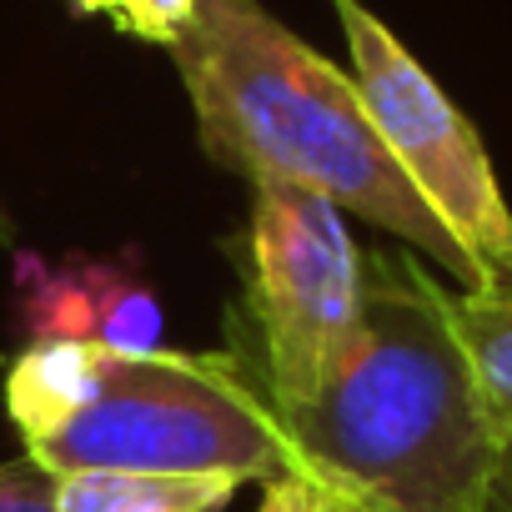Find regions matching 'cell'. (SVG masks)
Returning a JSON list of instances; mask_svg holds the SVG:
<instances>
[{"instance_id": "cell-9", "label": "cell", "mask_w": 512, "mask_h": 512, "mask_svg": "<svg viewBox=\"0 0 512 512\" xmlns=\"http://www.w3.org/2000/svg\"><path fill=\"white\" fill-rule=\"evenodd\" d=\"M96 297H101V262L41 267L26 272L21 292V327L31 342H96Z\"/></svg>"}, {"instance_id": "cell-13", "label": "cell", "mask_w": 512, "mask_h": 512, "mask_svg": "<svg viewBox=\"0 0 512 512\" xmlns=\"http://www.w3.org/2000/svg\"><path fill=\"white\" fill-rule=\"evenodd\" d=\"M497 512H512V447H502V467H497V492H492Z\"/></svg>"}, {"instance_id": "cell-3", "label": "cell", "mask_w": 512, "mask_h": 512, "mask_svg": "<svg viewBox=\"0 0 512 512\" xmlns=\"http://www.w3.org/2000/svg\"><path fill=\"white\" fill-rule=\"evenodd\" d=\"M51 477L61 472H226L236 482L302 472L272 397L251 387L231 352H111L101 347L96 392L56 432L26 442Z\"/></svg>"}, {"instance_id": "cell-12", "label": "cell", "mask_w": 512, "mask_h": 512, "mask_svg": "<svg viewBox=\"0 0 512 512\" xmlns=\"http://www.w3.org/2000/svg\"><path fill=\"white\" fill-rule=\"evenodd\" d=\"M0 512H56V477L26 452L0 462Z\"/></svg>"}, {"instance_id": "cell-10", "label": "cell", "mask_w": 512, "mask_h": 512, "mask_svg": "<svg viewBox=\"0 0 512 512\" xmlns=\"http://www.w3.org/2000/svg\"><path fill=\"white\" fill-rule=\"evenodd\" d=\"M66 6L76 16H101L146 46H171L181 36V26L191 21L196 0H66Z\"/></svg>"}, {"instance_id": "cell-7", "label": "cell", "mask_w": 512, "mask_h": 512, "mask_svg": "<svg viewBox=\"0 0 512 512\" xmlns=\"http://www.w3.org/2000/svg\"><path fill=\"white\" fill-rule=\"evenodd\" d=\"M241 482L226 472H61L56 512H221Z\"/></svg>"}, {"instance_id": "cell-2", "label": "cell", "mask_w": 512, "mask_h": 512, "mask_svg": "<svg viewBox=\"0 0 512 512\" xmlns=\"http://www.w3.org/2000/svg\"><path fill=\"white\" fill-rule=\"evenodd\" d=\"M166 51L216 166L251 186L312 191L397 236L457 287H482V272L382 146L352 71H337L272 11L256 0H196Z\"/></svg>"}, {"instance_id": "cell-11", "label": "cell", "mask_w": 512, "mask_h": 512, "mask_svg": "<svg viewBox=\"0 0 512 512\" xmlns=\"http://www.w3.org/2000/svg\"><path fill=\"white\" fill-rule=\"evenodd\" d=\"M256 512H362L342 487L322 482L317 472H287V477H272L267 492H262V507Z\"/></svg>"}, {"instance_id": "cell-15", "label": "cell", "mask_w": 512, "mask_h": 512, "mask_svg": "<svg viewBox=\"0 0 512 512\" xmlns=\"http://www.w3.org/2000/svg\"><path fill=\"white\" fill-rule=\"evenodd\" d=\"M487 512H497V507H487Z\"/></svg>"}, {"instance_id": "cell-4", "label": "cell", "mask_w": 512, "mask_h": 512, "mask_svg": "<svg viewBox=\"0 0 512 512\" xmlns=\"http://www.w3.org/2000/svg\"><path fill=\"white\" fill-rule=\"evenodd\" d=\"M251 317L277 412L307 407L342 372L367 307V256L347 211L292 186H251Z\"/></svg>"}, {"instance_id": "cell-6", "label": "cell", "mask_w": 512, "mask_h": 512, "mask_svg": "<svg viewBox=\"0 0 512 512\" xmlns=\"http://www.w3.org/2000/svg\"><path fill=\"white\" fill-rule=\"evenodd\" d=\"M447 312L487 432L497 437V447H512V272L482 287H447Z\"/></svg>"}, {"instance_id": "cell-5", "label": "cell", "mask_w": 512, "mask_h": 512, "mask_svg": "<svg viewBox=\"0 0 512 512\" xmlns=\"http://www.w3.org/2000/svg\"><path fill=\"white\" fill-rule=\"evenodd\" d=\"M332 6L347 31L362 106L412 191L452 231L482 282L512 272V211L472 121L362 0H332Z\"/></svg>"}, {"instance_id": "cell-8", "label": "cell", "mask_w": 512, "mask_h": 512, "mask_svg": "<svg viewBox=\"0 0 512 512\" xmlns=\"http://www.w3.org/2000/svg\"><path fill=\"white\" fill-rule=\"evenodd\" d=\"M101 347L96 342H31L6 372V412L21 442L56 432L96 392Z\"/></svg>"}, {"instance_id": "cell-14", "label": "cell", "mask_w": 512, "mask_h": 512, "mask_svg": "<svg viewBox=\"0 0 512 512\" xmlns=\"http://www.w3.org/2000/svg\"><path fill=\"white\" fill-rule=\"evenodd\" d=\"M0 251H11V216H6V206H0Z\"/></svg>"}, {"instance_id": "cell-1", "label": "cell", "mask_w": 512, "mask_h": 512, "mask_svg": "<svg viewBox=\"0 0 512 512\" xmlns=\"http://www.w3.org/2000/svg\"><path fill=\"white\" fill-rule=\"evenodd\" d=\"M302 472L362 512H487L502 447L452 332L447 287L417 251L367 256L362 332L307 407L277 412Z\"/></svg>"}]
</instances>
